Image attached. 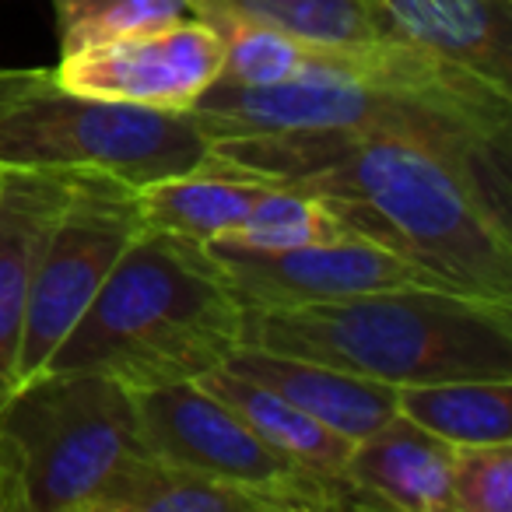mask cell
<instances>
[{"mask_svg": "<svg viewBox=\"0 0 512 512\" xmlns=\"http://www.w3.org/2000/svg\"><path fill=\"white\" fill-rule=\"evenodd\" d=\"M211 162L235 176L316 193L376 246L442 285L512 302L509 190L428 144L348 130L214 137Z\"/></svg>", "mask_w": 512, "mask_h": 512, "instance_id": "obj_1", "label": "cell"}, {"mask_svg": "<svg viewBox=\"0 0 512 512\" xmlns=\"http://www.w3.org/2000/svg\"><path fill=\"white\" fill-rule=\"evenodd\" d=\"M190 113L207 141L281 130L407 137L460 158L509 190L512 88L418 43H306L299 78L271 88L214 81Z\"/></svg>", "mask_w": 512, "mask_h": 512, "instance_id": "obj_2", "label": "cell"}, {"mask_svg": "<svg viewBox=\"0 0 512 512\" xmlns=\"http://www.w3.org/2000/svg\"><path fill=\"white\" fill-rule=\"evenodd\" d=\"M246 309L204 242L144 228L43 372H99L130 393L197 383L242 348Z\"/></svg>", "mask_w": 512, "mask_h": 512, "instance_id": "obj_3", "label": "cell"}, {"mask_svg": "<svg viewBox=\"0 0 512 512\" xmlns=\"http://www.w3.org/2000/svg\"><path fill=\"white\" fill-rule=\"evenodd\" d=\"M242 344L386 386L512 379V302L442 285L246 313Z\"/></svg>", "mask_w": 512, "mask_h": 512, "instance_id": "obj_4", "label": "cell"}, {"mask_svg": "<svg viewBox=\"0 0 512 512\" xmlns=\"http://www.w3.org/2000/svg\"><path fill=\"white\" fill-rule=\"evenodd\" d=\"M207 162L211 141L190 109L95 99L53 71H0V172H109L144 186Z\"/></svg>", "mask_w": 512, "mask_h": 512, "instance_id": "obj_5", "label": "cell"}, {"mask_svg": "<svg viewBox=\"0 0 512 512\" xmlns=\"http://www.w3.org/2000/svg\"><path fill=\"white\" fill-rule=\"evenodd\" d=\"M25 512H92L109 477L141 453L137 397L99 372H39L0 407Z\"/></svg>", "mask_w": 512, "mask_h": 512, "instance_id": "obj_6", "label": "cell"}, {"mask_svg": "<svg viewBox=\"0 0 512 512\" xmlns=\"http://www.w3.org/2000/svg\"><path fill=\"white\" fill-rule=\"evenodd\" d=\"M141 232L144 218L134 186L109 172L67 176V197L46 232L32 278L18 386L46 369Z\"/></svg>", "mask_w": 512, "mask_h": 512, "instance_id": "obj_7", "label": "cell"}, {"mask_svg": "<svg viewBox=\"0 0 512 512\" xmlns=\"http://www.w3.org/2000/svg\"><path fill=\"white\" fill-rule=\"evenodd\" d=\"M134 397L141 446L162 460L264 491L278 498L285 512L365 509L348 481L320 477L281 456L200 383H176Z\"/></svg>", "mask_w": 512, "mask_h": 512, "instance_id": "obj_8", "label": "cell"}, {"mask_svg": "<svg viewBox=\"0 0 512 512\" xmlns=\"http://www.w3.org/2000/svg\"><path fill=\"white\" fill-rule=\"evenodd\" d=\"M204 246L246 313L323 306L390 288L442 285L432 271L369 239L299 249H253L228 239H214Z\"/></svg>", "mask_w": 512, "mask_h": 512, "instance_id": "obj_9", "label": "cell"}, {"mask_svg": "<svg viewBox=\"0 0 512 512\" xmlns=\"http://www.w3.org/2000/svg\"><path fill=\"white\" fill-rule=\"evenodd\" d=\"M221 36L197 15L64 53L53 78L95 99L148 109H190L221 74Z\"/></svg>", "mask_w": 512, "mask_h": 512, "instance_id": "obj_10", "label": "cell"}, {"mask_svg": "<svg viewBox=\"0 0 512 512\" xmlns=\"http://www.w3.org/2000/svg\"><path fill=\"white\" fill-rule=\"evenodd\" d=\"M67 197V176L4 172L0 183V407L18 390L25 316L39 249Z\"/></svg>", "mask_w": 512, "mask_h": 512, "instance_id": "obj_11", "label": "cell"}, {"mask_svg": "<svg viewBox=\"0 0 512 512\" xmlns=\"http://www.w3.org/2000/svg\"><path fill=\"white\" fill-rule=\"evenodd\" d=\"M386 39L418 43L512 88V0H358Z\"/></svg>", "mask_w": 512, "mask_h": 512, "instance_id": "obj_12", "label": "cell"}, {"mask_svg": "<svg viewBox=\"0 0 512 512\" xmlns=\"http://www.w3.org/2000/svg\"><path fill=\"white\" fill-rule=\"evenodd\" d=\"M449 460V442L397 411L386 425L355 442L344 477L365 509L453 512Z\"/></svg>", "mask_w": 512, "mask_h": 512, "instance_id": "obj_13", "label": "cell"}, {"mask_svg": "<svg viewBox=\"0 0 512 512\" xmlns=\"http://www.w3.org/2000/svg\"><path fill=\"white\" fill-rule=\"evenodd\" d=\"M225 365L239 376L267 386V390L281 393L285 400H292L295 407H302L351 442L372 435L397 414V390L393 386L351 376L334 365L278 355V351L253 348V344H242Z\"/></svg>", "mask_w": 512, "mask_h": 512, "instance_id": "obj_14", "label": "cell"}, {"mask_svg": "<svg viewBox=\"0 0 512 512\" xmlns=\"http://www.w3.org/2000/svg\"><path fill=\"white\" fill-rule=\"evenodd\" d=\"M92 512H285L278 498L162 456L134 453L102 488Z\"/></svg>", "mask_w": 512, "mask_h": 512, "instance_id": "obj_15", "label": "cell"}, {"mask_svg": "<svg viewBox=\"0 0 512 512\" xmlns=\"http://www.w3.org/2000/svg\"><path fill=\"white\" fill-rule=\"evenodd\" d=\"M267 190L271 183L235 176L214 162L134 186L144 228L183 235L193 242H214L232 235L235 225Z\"/></svg>", "mask_w": 512, "mask_h": 512, "instance_id": "obj_16", "label": "cell"}, {"mask_svg": "<svg viewBox=\"0 0 512 512\" xmlns=\"http://www.w3.org/2000/svg\"><path fill=\"white\" fill-rule=\"evenodd\" d=\"M207 393L228 404L249 428L271 449H278L281 456H288L299 467L313 470L320 477H334V481H348L344 467L348 456L355 449V442L344 439L341 432L327 428L323 421H316L313 414H306L302 407H295L292 400H285L281 393L267 390V386L253 383V379L239 376L228 365L211 369L207 376L197 379Z\"/></svg>", "mask_w": 512, "mask_h": 512, "instance_id": "obj_17", "label": "cell"}, {"mask_svg": "<svg viewBox=\"0 0 512 512\" xmlns=\"http://www.w3.org/2000/svg\"><path fill=\"white\" fill-rule=\"evenodd\" d=\"M397 411L449 446L512 442V379L397 386Z\"/></svg>", "mask_w": 512, "mask_h": 512, "instance_id": "obj_18", "label": "cell"}, {"mask_svg": "<svg viewBox=\"0 0 512 512\" xmlns=\"http://www.w3.org/2000/svg\"><path fill=\"white\" fill-rule=\"evenodd\" d=\"M190 15H232L271 25L313 46H365L379 43L383 29L358 0H186Z\"/></svg>", "mask_w": 512, "mask_h": 512, "instance_id": "obj_19", "label": "cell"}, {"mask_svg": "<svg viewBox=\"0 0 512 512\" xmlns=\"http://www.w3.org/2000/svg\"><path fill=\"white\" fill-rule=\"evenodd\" d=\"M228 242L253 249H299V246H327V242L358 239L337 211L316 193L271 186L264 197L246 211V218L235 225Z\"/></svg>", "mask_w": 512, "mask_h": 512, "instance_id": "obj_20", "label": "cell"}, {"mask_svg": "<svg viewBox=\"0 0 512 512\" xmlns=\"http://www.w3.org/2000/svg\"><path fill=\"white\" fill-rule=\"evenodd\" d=\"M204 22H211L218 29L221 50H225L218 85L271 88L281 85V81L299 78L302 53H306L302 39L271 29V25L246 22V18H232V15H214L204 18Z\"/></svg>", "mask_w": 512, "mask_h": 512, "instance_id": "obj_21", "label": "cell"}, {"mask_svg": "<svg viewBox=\"0 0 512 512\" xmlns=\"http://www.w3.org/2000/svg\"><path fill=\"white\" fill-rule=\"evenodd\" d=\"M60 57L190 15L186 0H53Z\"/></svg>", "mask_w": 512, "mask_h": 512, "instance_id": "obj_22", "label": "cell"}, {"mask_svg": "<svg viewBox=\"0 0 512 512\" xmlns=\"http://www.w3.org/2000/svg\"><path fill=\"white\" fill-rule=\"evenodd\" d=\"M453 512H509L512 509V442L453 446L449 460Z\"/></svg>", "mask_w": 512, "mask_h": 512, "instance_id": "obj_23", "label": "cell"}, {"mask_svg": "<svg viewBox=\"0 0 512 512\" xmlns=\"http://www.w3.org/2000/svg\"><path fill=\"white\" fill-rule=\"evenodd\" d=\"M0 183H4V172H0Z\"/></svg>", "mask_w": 512, "mask_h": 512, "instance_id": "obj_24", "label": "cell"}]
</instances>
